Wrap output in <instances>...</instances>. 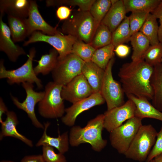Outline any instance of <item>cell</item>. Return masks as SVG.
<instances>
[{
  "mask_svg": "<svg viewBox=\"0 0 162 162\" xmlns=\"http://www.w3.org/2000/svg\"><path fill=\"white\" fill-rule=\"evenodd\" d=\"M153 70V66L143 58L124 64L118 76L124 93L127 96L133 95L152 100L153 92L150 81Z\"/></svg>",
  "mask_w": 162,
  "mask_h": 162,
  "instance_id": "obj_1",
  "label": "cell"
},
{
  "mask_svg": "<svg viewBox=\"0 0 162 162\" xmlns=\"http://www.w3.org/2000/svg\"><path fill=\"white\" fill-rule=\"evenodd\" d=\"M104 114H100L90 120L83 128L79 126H73L69 135L70 144L77 147L82 143H88L92 149L100 152L106 146L107 141L103 139L102 132L104 128Z\"/></svg>",
  "mask_w": 162,
  "mask_h": 162,
  "instance_id": "obj_2",
  "label": "cell"
},
{
  "mask_svg": "<svg viewBox=\"0 0 162 162\" xmlns=\"http://www.w3.org/2000/svg\"><path fill=\"white\" fill-rule=\"evenodd\" d=\"M100 24L89 11L80 10L64 21L61 31L64 34L72 35L78 40L90 44Z\"/></svg>",
  "mask_w": 162,
  "mask_h": 162,
  "instance_id": "obj_3",
  "label": "cell"
},
{
  "mask_svg": "<svg viewBox=\"0 0 162 162\" xmlns=\"http://www.w3.org/2000/svg\"><path fill=\"white\" fill-rule=\"evenodd\" d=\"M158 133L152 125L142 124L124 155L128 159L139 162L146 161L155 143Z\"/></svg>",
  "mask_w": 162,
  "mask_h": 162,
  "instance_id": "obj_4",
  "label": "cell"
},
{
  "mask_svg": "<svg viewBox=\"0 0 162 162\" xmlns=\"http://www.w3.org/2000/svg\"><path fill=\"white\" fill-rule=\"evenodd\" d=\"M62 87L53 81L46 85L44 96L38 104V112L41 116L56 118L64 116L65 109L61 94Z\"/></svg>",
  "mask_w": 162,
  "mask_h": 162,
  "instance_id": "obj_5",
  "label": "cell"
},
{
  "mask_svg": "<svg viewBox=\"0 0 162 162\" xmlns=\"http://www.w3.org/2000/svg\"><path fill=\"white\" fill-rule=\"evenodd\" d=\"M36 53L35 48H31L26 62L15 70H6L4 61L2 60L0 62V78L7 79L8 83L10 85L27 82L35 83L38 89L42 88L43 86L41 81L35 74L33 67V60Z\"/></svg>",
  "mask_w": 162,
  "mask_h": 162,
  "instance_id": "obj_6",
  "label": "cell"
},
{
  "mask_svg": "<svg viewBox=\"0 0 162 162\" xmlns=\"http://www.w3.org/2000/svg\"><path fill=\"white\" fill-rule=\"evenodd\" d=\"M142 120L134 116L110 133L111 145L119 154H124L128 150L142 125Z\"/></svg>",
  "mask_w": 162,
  "mask_h": 162,
  "instance_id": "obj_7",
  "label": "cell"
},
{
  "mask_svg": "<svg viewBox=\"0 0 162 162\" xmlns=\"http://www.w3.org/2000/svg\"><path fill=\"white\" fill-rule=\"evenodd\" d=\"M115 60L114 57L112 58L105 70L100 92L106 103L107 110L120 106L125 103L122 87L112 76V68Z\"/></svg>",
  "mask_w": 162,
  "mask_h": 162,
  "instance_id": "obj_8",
  "label": "cell"
},
{
  "mask_svg": "<svg viewBox=\"0 0 162 162\" xmlns=\"http://www.w3.org/2000/svg\"><path fill=\"white\" fill-rule=\"evenodd\" d=\"M85 62L71 53L62 59H58L56 67L51 72L53 82L63 86L65 85L82 74Z\"/></svg>",
  "mask_w": 162,
  "mask_h": 162,
  "instance_id": "obj_9",
  "label": "cell"
},
{
  "mask_svg": "<svg viewBox=\"0 0 162 162\" xmlns=\"http://www.w3.org/2000/svg\"><path fill=\"white\" fill-rule=\"evenodd\" d=\"M77 39L69 34L60 33L53 35H46L40 31H36L31 35L23 46L38 42L47 43L52 46L58 54V59H62L71 53L73 45Z\"/></svg>",
  "mask_w": 162,
  "mask_h": 162,
  "instance_id": "obj_10",
  "label": "cell"
},
{
  "mask_svg": "<svg viewBox=\"0 0 162 162\" xmlns=\"http://www.w3.org/2000/svg\"><path fill=\"white\" fill-rule=\"evenodd\" d=\"M33 84L27 82L22 83V86L25 90L26 94V98L22 102H20L17 98L12 95H11V97L13 103L16 107L27 113L35 127L44 129V125L39 121L36 117L35 107L36 104L43 98L44 92L35 91Z\"/></svg>",
  "mask_w": 162,
  "mask_h": 162,
  "instance_id": "obj_11",
  "label": "cell"
},
{
  "mask_svg": "<svg viewBox=\"0 0 162 162\" xmlns=\"http://www.w3.org/2000/svg\"><path fill=\"white\" fill-rule=\"evenodd\" d=\"M93 94L84 75L81 74L62 87L61 94L64 100L74 104Z\"/></svg>",
  "mask_w": 162,
  "mask_h": 162,
  "instance_id": "obj_12",
  "label": "cell"
},
{
  "mask_svg": "<svg viewBox=\"0 0 162 162\" xmlns=\"http://www.w3.org/2000/svg\"><path fill=\"white\" fill-rule=\"evenodd\" d=\"M135 109L134 102L128 99L123 105L106 111L104 114V128L110 133L124 122L135 116Z\"/></svg>",
  "mask_w": 162,
  "mask_h": 162,
  "instance_id": "obj_13",
  "label": "cell"
},
{
  "mask_svg": "<svg viewBox=\"0 0 162 162\" xmlns=\"http://www.w3.org/2000/svg\"><path fill=\"white\" fill-rule=\"evenodd\" d=\"M105 100L100 92L93 94L89 97L73 104L66 108V114L61 118L62 122L65 125L73 126L77 117L82 112L92 107L104 104Z\"/></svg>",
  "mask_w": 162,
  "mask_h": 162,
  "instance_id": "obj_14",
  "label": "cell"
},
{
  "mask_svg": "<svg viewBox=\"0 0 162 162\" xmlns=\"http://www.w3.org/2000/svg\"><path fill=\"white\" fill-rule=\"evenodd\" d=\"M30 2L28 18H27L29 35L37 30L49 35L61 33L56 27L51 26L44 20L39 12L35 1L30 0Z\"/></svg>",
  "mask_w": 162,
  "mask_h": 162,
  "instance_id": "obj_15",
  "label": "cell"
},
{
  "mask_svg": "<svg viewBox=\"0 0 162 162\" xmlns=\"http://www.w3.org/2000/svg\"><path fill=\"white\" fill-rule=\"evenodd\" d=\"M3 16L0 15V50L4 52L9 59L16 61L19 57L26 54L24 50L15 44L12 39L9 26L2 20Z\"/></svg>",
  "mask_w": 162,
  "mask_h": 162,
  "instance_id": "obj_16",
  "label": "cell"
},
{
  "mask_svg": "<svg viewBox=\"0 0 162 162\" xmlns=\"http://www.w3.org/2000/svg\"><path fill=\"white\" fill-rule=\"evenodd\" d=\"M6 114V118L5 120L1 123L0 140H2L5 137H12L20 140L30 147H33L32 141L17 130L16 126L19 124V121L15 113L13 111L8 110Z\"/></svg>",
  "mask_w": 162,
  "mask_h": 162,
  "instance_id": "obj_17",
  "label": "cell"
},
{
  "mask_svg": "<svg viewBox=\"0 0 162 162\" xmlns=\"http://www.w3.org/2000/svg\"><path fill=\"white\" fill-rule=\"evenodd\" d=\"M82 74L91 87L93 93L100 92L105 70L91 61L85 62Z\"/></svg>",
  "mask_w": 162,
  "mask_h": 162,
  "instance_id": "obj_18",
  "label": "cell"
},
{
  "mask_svg": "<svg viewBox=\"0 0 162 162\" xmlns=\"http://www.w3.org/2000/svg\"><path fill=\"white\" fill-rule=\"evenodd\" d=\"M133 101L136 109L135 116L142 119L145 118L156 119L162 122V112L156 109L148 99L133 95L127 96Z\"/></svg>",
  "mask_w": 162,
  "mask_h": 162,
  "instance_id": "obj_19",
  "label": "cell"
},
{
  "mask_svg": "<svg viewBox=\"0 0 162 162\" xmlns=\"http://www.w3.org/2000/svg\"><path fill=\"white\" fill-rule=\"evenodd\" d=\"M44 132L41 137L36 143L37 147L49 146L57 149L59 152L64 154L69 149V137L68 132H65L58 137H54L47 135V129L50 125V123L46 122L44 123Z\"/></svg>",
  "mask_w": 162,
  "mask_h": 162,
  "instance_id": "obj_20",
  "label": "cell"
},
{
  "mask_svg": "<svg viewBox=\"0 0 162 162\" xmlns=\"http://www.w3.org/2000/svg\"><path fill=\"white\" fill-rule=\"evenodd\" d=\"M30 4V0H0V15L3 16L6 13L8 16L26 18L28 16Z\"/></svg>",
  "mask_w": 162,
  "mask_h": 162,
  "instance_id": "obj_21",
  "label": "cell"
},
{
  "mask_svg": "<svg viewBox=\"0 0 162 162\" xmlns=\"http://www.w3.org/2000/svg\"><path fill=\"white\" fill-rule=\"evenodd\" d=\"M123 0H118L111 6L100 23L106 26L112 33L126 16Z\"/></svg>",
  "mask_w": 162,
  "mask_h": 162,
  "instance_id": "obj_22",
  "label": "cell"
},
{
  "mask_svg": "<svg viewBox=\"0 0 162 162\" xmlns=\"http://www.w3.org/2000/svg\"><path fill=\"white\" fill-rule=\"evenodd\" d=\"M150 82L153 92L152 104L162 112V62L153 66Z\"/></svg>",
  "mask_w": 162,
  "mask_h": 162,
  "instance_id": "obj_23",
  "label": "cell"
},
{
  "mask_svg": "<svg viewBox=\"0 0 162 162\" xmlns=\"http://www.w3.org/2000/svg\"><path fill=\"white\" fill-rule=\"evenodd\" d=\"M8 19L11 38L14 43L22 41L29 36L27 18L8 16Z\"/></svg>",
  "mask_w": 162,
  "mask_h": 162,
  "instance_id": "obj_24",
  "label": "cell"
},
{
  "mask_svg": "<svg viewBox=\"0 0 162 162\" xmlns=\"http://www.w3.org/2000/svg\"><path fill=\"white\" fill-rule=\"evenodd\" d=\"M58 56V53L55 49L50 50L48 54L43 55L37 61V65L34 68L35 74L46 75L52 72L56 65Z\"/></svg>",
  "mask_w": 162,
  "mask_h": 162,
  "instance_id": "obj_25",
  "label": "cell"
},
{
  "mask_svg": "<svg viewBox=\"0 0 162 162\" xmlns=\"http://www.w3.org/2000/svg\"><path fill=\"white\" fill-rule=\"evenodd\" d=\"M130 41L133 49L131 57L132 61H136L142 58L150 46L148 39L143 34L139 32L131 36Z\"/></svg>",
  "mask_w": 162,
  "mask_h": 162,
  "instance_id": "obj_26",
  "label": "cell"
},
{
  "mask_svg": "<svg viewBox=\"0 0 162 162\" xmlns=\"http://www.w3.org/2000/svg\"><path fill=\"white\" fill-rule=\"evenodd\" d=\"M161 0H123L127 13L141 11L151 13Z\"/></svg>",
  "mask_w": 162,
  "mask_h": 162,
  "instance_id": "obj_27",
  "label": "cell"
},
{
  "mask_svg": "<svg viewBox=\"0 0 162 162\" xmlns=\"http://www.w3.org/2000/svg\"><path fill=\"white\" fill-rule=\"evenodd\" d=\"M157 19L149 13L139 31L147 38L150 45L159 43L158 38L159 26Z\"/></svg>",
  "mask_w": 162,
  "mask_h": 162,
  "instance_id": "obj_28",
  "label": "cell"
},
{
  "mask_svg": "<svg viewBox=\"0 0 162 162\" xmlns=\"http://www.w3.org/2000/svg\"><path fill=\"white\" fill-rule=\"evenodd\" d=\"M115 46L111 43L96 49L91 61L101 68L105 70L109 61L114 57Z\"/></svg>",
  "mask_w": 162,
  "mask_h": 162,
  "instance_id": "obj_29",
  "label": "cell"
},
{
  "mask_svg": "<svg viewBox=\"0 0 162 162\" xmlns=\"http://www.w3.org/2000/svg\"><path fill=\"white\" fill-rule=\"evenodd\" d=\"M131 36L129 17L126 16L112 33L111 44L115 47L130 41Z\"/></svg>",
  "mask_w": 162,
  "mask_h": 162,
  "instance_id": "obj_30",
  "label": "cell"
},
{
  "mask_svg": "<svg viewBox=\"0 0 162 162\" xmlns=\"http://www.w3.org/2000/svg\"><path fill=\"white\" fill-rule=\"evenodd\" d=\"M112 33L104 25L98 26L90 44L96 50L111 43Z\"/></svg>",
  "mask_w": 162,
  "mask_h": 162,
  "instance_id": "obj_31",
  "label": "cell"
},
{
  "mask_svg": "<svg viewBox=\"0 0 162 162\" xmlns=\"http://www.w3.org/2000/svg\"><path fill=\"white\" fill-rule=\"evenodd\" d=\"M96 50L90 44L77 39L73 45L71 53L84 62H88L91 61Z\"/></svg>",
  "mask_w": 162,
  "mask_h": 162,
  "instance_id": "obj_32",
  "label": "cell"
},
{
  "mask_svg": "<svg viewBox=\"0 0 162 162\" xmlns=\"http://www.w3.org/2000/svg\"><path fill=\"white\" fill-rule=\"evenodd\" d=\"M111 6L110 0H95L89 11L95 20L100 23Z\"/></svg>",
  "mask_w": 162,
  "mask_h": 162,
  "instance_id": "obj_33",
  "label": "cell"
},
{
  "mask_svg": "<svg viewBox=\"0 0 162 162\" xmlns=\"http://www.w3.org/2000/svg\"><path fill=\"white\" fill-rule=\"evenodd\" d=\"M95 0H48L46 1L47 6H53L63 5L77 6L80 10L83 11H89L92 5Z\"/></svg>",
  "mask_w": 162,
  "mask_h": 162,
  "instance_id": "obj_34",
  "label": "cell"
},
{
  "mask_svg": "<svg viewBox=\"0 0 162 162\" xmlns=\"http://www.w3.org/2000/svg\"><path fill=\"white\" fill-rule=\"evenodd\" d=\"M142 58L148 64L152 66L161 63L162 58V44L160 43L150 45Z\"/></svg>",
  "mask_w": 162,
  "mask_h": 162,
  "instance_id": "obj_35",
  "label": "cell"
},
{
  "mask_svg": "<svg viewBox=\"0 0 162 162\" xmlns=\"http://www.w3.org/2000/svg\"><path fill=\"white\" fill-rule=\"evenodd\" d=\"M149 13L141 11L131 12L128 16L131 36L139 32Z\"/></svg>",
  "mask_w": 162,
  "mask_h": 162,
  "instance_id": "obj_36",
  "label": "cell"
},
{
  "mask_svg": "<svg viewBox=\"0 0 162 162\" xmlns=\"http://www.w3.org/2000/svg\"><path fill=\"white\" fill-rule=\"evenodd\" d=\"M42 157L46 162H67L64 154L55 153L53 147L49 146H42Z\"/></svg>",
  "mask_w": 162,
  "mask_h": 162,
  "instance_id": "obj_37",
  "label": "cell"
},
{
  "mask_svg": "<svg viewBox=\"0 0 162 162\" xmlns=\"http://www.w3.org/2000/svg\"><path fill=\"white\" fill-rule=\"evenodd\" d=\"M162 153V125L158 132L155 143L152 148L146 162H149L157 156Z\"/></svg>",
  "mask_w": 162,
  "mask_h": 162,
  "instance_id": "obj_38",
  "label": "cell"
},
{
  "mask_svg": "<svg viewBox=\"0 0 162 162\" xmlns=\"http://www.w3.org/2000/svg\"><path fill=\"white\" fill-rule=\"evenodd\" d=\"M151 14L157 19H159L158 38L159 42L162 44V0L156 8Z\"/></svg>",
  "mask_w": 162,
  "mask_h": 162,
  "instance_id": "obj_39",
  "label": "cell"
},
{
  "mask_svg": "<svg viewBox=\"0 0 162 162\" xmlns=\"http://www.w3.org/2000/svg\"><path fill=\"white\" fill-rule=\"evenodd\" d=\"M72 11V9L66 6H61L56 11V15L60 20H65L69 18Z\"/></svg>",
  "mask_w": 162,
  "mask_h": 162,
  "instance_id": "obj_40",
  "label": "cell"
},
{
  "mask_svg": "<svg viewBox=\"0 0 162 162\" xmlns=\"http://www.w3.org/2000/svg\"><path fill=\"white\" fill-rule=\"evenodd\" d=\"M130 47L128 46L122 44L115 47L114 52L119 57L124 58L126 57L130 52Z\"/></svg>",
  "mask_w": 162,
  "mask_h": 162,
  "instance_id": "obj_41",
  "label": "cell"
},
{
  "mask_svg": "<svg viewBox=\"0 0 162 162\" xmlns=\"http://www.w3.org/2000/svg\"><path fill=\"white\" fill-rule=\"evenodd\" d=\"M20 162H46L42 155H28L25 156Z\"/></svg>",
  "mask_w": 162,
  "mask_h": 162,
  "instance_id": "obj_42",
  "label": "cell"
},
{
  "mask_svg": "<svg viewBox=\"0 0 162 162\" xmlns=\"http://www.w3.org/2000/svg\"><path fill=\"white\" fill-rule=\"evenodd\" d=\"M8 108L4 103L2 98H0V122H3L2 117L3 114L6 113L8 111Z\"/></svg>",
  "mask_w": 162,
  "mask_h": 162,
  "instance_id": "obj_43",
  "label": "cell"
},
{
  "mask_svg": "<svg viewBox=\"0 0 162 162\" xmlns=\"http://www.w3.org/2000/svg\"><path fill=\"white\" fill-rule=\"evenodd\" d=\"M153 159L156 162H162V153L157 156Z\"/></svg>",
  "mask_w": 162,
  "mask_h": 162,
  "instance_id": "obj_44",
  "label": "cell"
},
{
  "mask_svg": "<svg viewBox=\"0 0 162 162\" xmlns=\"http://www.w3.org/2000/svg\"><path fill=\"white\" fill-rule=\"evenodd\" d=\"M118 0H110L111 5L115 4Z\"/></svg>",
  "mask_w": 162,
  "mask_h": 162,
  "instance_id": "obj_45",
  "label": "cell"
},
{
  "mask_svg": "<svg viewBox=\"0 0 162 162\" xmlns=\"http://www.w3.org/2000/svg\"><path fill=\"white\" fill-rule=\"evenodd\" d=\"M0 162H14L11 161H9V160H2Z\"/></svg>",
  "mask_w": 162,
  "mask_h": 162,
  "instance_id": "obj_46",
  "label": "cell"
},
{
  "mask_svg": "<svg viewBox=\"0 0 162 162\" xmlns=\"http://www.w3.org/2000/svg\"><path fill=\"white\" fill-rule=\"evenodd\" d=\"M149 162H156L154 160V159H152V160H151Z\"/></svg>",
  "mask_w": 162,
  "mask_h": 162,
  "instance_id": "obj_47",
  "label": "cell"
},
{
  "mask_svg": "<svg viewBox=\"0 0 162 162\" xmlns=\"http://www.w3.org/2000/svg\"><path fill=\"white\" fill-rule=\"evenodd\" d=\"M161 62H162V59H161Z\"/></svg>",
  "mask_w": 162,
  "mask_h": 162,
  "instance_id": "obj_48",
  "label": "cell"
},
{
  "mask_svg": "<svg viewBox=\"0 0 162 162\" xmlns=\"http://www.w3.org/2000/svg\"><path fill=\"white\" fill-rule=\"evenodd\" d=\"M124 162V161H122V162Z\"/></svg>",
  "mask_w": 162,
  "mask_h": 162,
  "instance_id": "obj_49",
  "label": "cell"
}]
</instances>
